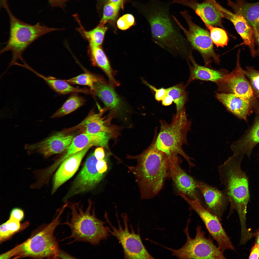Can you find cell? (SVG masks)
Segmentation results:
<instances>
[{
    "label": "cell",
    "instance_id": "ac0fdd59",
    "mask_svg": "<svg viewBox=\"0 0 259 259\" xmlns=\"http://www.w3.org/2000/svg\"><path fill=\"white\" fill-rule=\"evenodd\" d=\"M222 18L228 20L233 24L238 33L243 41L244 44L250 48L251 56H256L255 40L253 28L247 23L243 17L233 13L220 5L218 3L215 5Z\"/></svg>",
    "mask_w": 259,
    "mask_h": 259
},
{
    "label": "cell",
    "instance_id": "b9f144b4",
    "mask_svg": "<svg viewBox=\"0 0 259 259\" xmlns=\"http://www.w3.org/2000/svg\"><path fill=\"white\" fill-rule=\"evenodd\" d=\"M94 153L95 157L97 160L104 159L105 157V153L103 147L102 146L96 148Z\"/></svg>",
    "mask_w": 259,
    "mask_h": 259
},
{
    "label": "cell",
    "instance_id": "52a82bcc",
    "mask_svg": "<svg viewBox=\"0 0 259 259\" xmlns=\"http://www.w3.org/2000/svg\"><path fill=\"white\" fill-rule=\"evenodd\" d=\"M64 209H58L52 222L44 229L25 241L6 252L9 259L30 257L37 258L56 259L59 249L54 236L57 226L60 224V218Z\"/></svg>",
    "mask_w": 259,
    "mask_h": 259
},
{
    "label": "cell",
    "instance_id": "603a6c76",
    "mask_svg": "<svg viewBox=\"0 0 259 259\" xmlns=\"http://www.w3.org/2000/svg\"><path fill=\"white\" fill-rule=\"evenodd\" d=\"M175 162L171 164L169 169L171 178L178 194H184L194 199L198 197L196 181Z\"/></svg>",
    "mask_w": 259,
    "mask_h": 259
},
{
    "label": "cell",
    "instance_id": "bcb514c9",
    "mask_svg": "<svg viewBox=\"0 0 259 259\" xmlns=\"http://www.w3.org/2000/svg\"><path fill=\"white\" fill-rule=\"evenodd\" d=\"M253 236L255 238V243L259 245V229L253 233Z\"/></svg>",
    "mask_w": 259,
    "mask_h": 259
},
{
    "label": "cell",
    "instance_id": "4dcf8cb0",
    "mask_svg": "<svg viewBox=\"0 0 259 259\" xmlns=\"http://www.w3.org/2000/svg\"><path fill=\"white\" fill-rule=\"evenodd\" d=\"M186 87L181 83L166 89V95L172 97L176 104V112H180L185 107V104L188 101V93L185 90Z\"/></svg>",
    "mask_w": 259,
    "mask_h": 259
},
{
    "label": "cell",
    "instance_id": "d590c367",
    "mask_svg": "<svg viewBox=\"0 0 259 259\" xmlns=\"http://www.w3.org/2000/svg\"><path fill=\"white\" fill-rule=\"evenodd\" d=\"M243 73L250 84L255 97L259 98V70L247 66L246 70H243Z\"/></svg>",
    "mask_w": 259,
    "mask_h": 259
},
{
    "label": "cell",
    "instance_id": "f546056e",
    "mask_svg": "<svg viewBox=\"0 0 259 259\" xmlns=\"http://www.w3.org/2000/svg\"><path fill=\"white\" fill-rule=\"evenodd\" d=\"M105 24L100 22L95 28L88 31L85 30L81 26L78 29L83 36L88 41L89 46H100L103 42L107 29Z\"/></svg>",
    "mask_w": 259,
    "mask_h": 259
},
{
    "label": "cell",
    "instance_id": "8d00e7d4",
    "mask_svg": "<svg viewBox=\"0 0 259 259\" xmlns=\"http://www.w3.org/2000/svg\"><path fill=\"white\" fill-rule=\"evenodd\" d=\"M135 19L130 14H126L123 15L118 20L117 24L120 29L124 30L129 29L134 24Z\"/></svg>",
    "mask_w": 259,
    "mask_h": 259
},
{
    "label": "cell",
    "instance_id": "f35d334b",
    "mask_svg": "<svg viewBox=\"0 0 259 259\" xmlns=\"http://www.w3.org/2000/svg\"><path fill=\"white\" fill-rule=\"evenodd\" d=\"M24 216V212L22 209L15 208L12 210L9 218L20 222L23 218Z\"/></svg>",
    "mask_w": 259,
    "mask_h": 259
},
{
    "label": "cell",
    "instance_id": "e0dca14e",
    "mask_svg": "<svg viewBox=\"0 0 259 259\" xmlns=\"http://www.w3.org/2000/svg\"><path fill=\"white\" fill-rule=\"evenodd\" d=\"M114 88L101 78L95 82L90 89L92 94L97 97L103 103L106 109L112 115L118 114L126 110L124 102L117 94Z\"/></svg>",
    "mask_w": 259,
    "mask_h": 259
},
{
    "label": "cell",
    "instance_id": "7bdbcfd3",
    "mask_svg": "<svg viewBox=\"0 0 259 259\" xmlns=\"http://www.w3.org/2000/svg\"><path fill=\"white\" fill-rule=\"evenodd\" d=\"M75 258L65 252L59 249L56 259H75Z\"/></svg>",
    "mask_w": 259,
    "mask_h": 259
},
{
    "label": "cell",
    "instance_id": "30bf717a",
    "mask_svg": "<svg viewBox=\"0 0 259 259\" xmlns=\"http://www.w3.org/2000/svg\"><path fill=\"white\" fill-rule=\"evenodd\" d=\"M178 195L189 205V210L194 211L199 216L209 234L223 252L228 249L235 250V247L222 227L221 221L203 207L199 198L192 199L182 194Z\"/></svg>",
    "mask_w": 259,
    "mask_h": 259
},
{
    "label": "cell",
    "instance_id": "9c48e42d",
    "mask_svg": "<svg viewBox=\"0 0 259 259\" xmlns=\"http://www.w3.org/2000/svg\"><path fill=\"white\" fill-rule=\"evenodd\" d=\"M118 224V229L111 223L107 214L105 213L104 217L110 227L107 226L109 233L117 238L121 244L124 251V258L127 259H153L143 245L139 233H135L131 226V231L129 230L127 215L122 213L121 217L124 225L123 228L117 214Z\"/></svg>",
    "mask_w": 259,
    "mask_h": 259
},
{
    "label": "cell",
    "instance_id": "5bb4252c",
    "mask_svg": "<svg viewBox=\"0 0 259 259\" xmlns=\"http://www.w3.org/2000/svg\"><path fill=\"white\" fill-rule=\"evenodd\" d=\"M74 137L62 132H58L36 143L28 144L25 149L29 153H37L45 158L65 150Z\"/></svg>",
    "mask_w": 259,
    "mask_h": 259
},
{
    "label": "cell",
    "instance_id": "6da1fadb",
    "mask_svg": "<svg viewBox=\"0 0 259 259\" xmlns=\"http://www.w3.org/2000/svg\"><path fill=\"white\" fill-rule=\"evenodd\" d=\"M153 141L150 146L136 156L128 155L127 158L135 159L137 164L128 167L134 175L139 186L142 199L155 197L162 189L165 181L169 178V169L174 162L179 164L178 160L158 149Z\"/></svg>",
    "mask_w": 259,
    "mask_h": 259
},
{
    "label": "cell",
    "instance_id": "d6a6232c",
    "mask_svg": "<svg viewBox=\"0 0 259 259\" xmlns=\"http://www.w3.org/2000/svg\"><path fill=\"white\" fill-rule=\"evenodd\" d=\"M123 5L111 2L105 3L103 8L102 18L100 22L106 24L107 22L115 21Z\"/></svg>",
    "mask_w": 259,
    "mask_h": 259
},
{
    "label": "cell",
    "instance_id": "ba28073f",
    "mask_svg": "<svg viewBox=\"0 0 259 259\" xmlns=\"http://www.w3.org/2000/svg\"><path fill=\"white\" fill-rule=\"evenodd\" d=\"M184 232L187 237L184 244L180 248L174 249L160 245L172 252L173 256L179 259H225L223 252L216 245L210 237L207 238L205 233L201 227L198 225L196 227V234L194 238L190 236L188 225L190 222L188 221Z\"/></svg>",
    "mask_w": 259,
    "mask_h": 259
},
{
    "label": "cell",
    "instance_id": "5b68a950",
    "mask_svg": "<svg viewBox=\"0 0 259 259\" xmlns=\"http://www.w3.org/2000/svg\"><path fill=\"white\" fill-rule=\"evenodd\" d=\"M160 123V131L158 134L155 133L153 140L155 146L172 157L178 158L179 155L182 156L187 161L190 169L194 167L192 158L182 149L183 145L188 144L187 134L191 124V121L187 118L185 107L173 115L171 123L162 120Z\"/></svg>",
    "mask_w": 259,
    "mask_h": 259
},
{
    "label": "cell",
    "instance_id": "9a60e30c",
    "mask_svg": "<svg viewBox=\"0 0 259 259\" xmlns=\"http://www.w3.org/2000/svg\"><path fill=\"white\" fill-rule=\"evenodd\" d=\"M111 135L105 133L91 134L83 133L74 138L71 144L66 150L62 157L53 164L52 166L55 170L67 159L87 147L100 146L106 147Z\"/></svg>",
    "mask_w": 259,
    "mask_h": 259
},
{
    "label": "cell",
    "instance_id": "4316f807",
    "mask_svg": "<svg viewBox=\"0 0 259 259\" xmlns=\"http://www.w3.org/2000/svg\"><path fill=\"white\" fill-rule=\"evenodd\" d=\"M88 53L92 64L102 70L107 76L109 84L113 87L119 82L114 78V73L104 52L100 46H89Z\"/></svg>",
    "mask_w": 259,
    "mask_h": 259
},
{
    "label": "cell",
    "instance_id": "8992f818",
    "mask_svg": "<svg viewBox=\"0 0 259 259\" xmlns=\"http://www.w3.org/2000/svg\"><path fill=\"white\" fill-rule=\"evenodd\" d=\"M92 204L89 201L85 211L79 204L69 205L71 217L63 224L68 225L71 231V235L66 238L73 239V242H85L95 245L109 236L107 226L96 217L94 208L92 209Z\"/></svg>",
    "mask_w": 259,
    "mask_h": 259
},
{
    "label": "cell",
    "instance_id": "83f0119b",
    "mask_svg": "<svg viewBox=\"0 0 259 259\" xmlns=\"http://www.w3.org/2000/svg\"><path fill=\"white\" fill-rule=\"evenodd\" d=\"M32 71L42 79L51 88L59 94L64 95L72 93H80L92 94L90 89L74 87L65 80L58 79L52 77L45 76L34 69Z\"/></svg>",
    "mask_w": 259,
    "mask_h": 259
},
{
    "label": "cell",
    "instance_id": "ffe728a7",
    "mask_svg": "<svg viewBox=\"0 0 259 259\" xmlns=\"http://www.w3.org/2000/svg\"><path fill=\"white\" fill-rule=\"evenodd\" d=\"M171 2L190 8L205 24L213 26L221 25L223 18L212 0H204L201 3L197 0H172Z\"/></svg>",
    "mask_w": 259,
    "mask_h": 259
},
{
    "label": "cell",
    "instance_id": "1f68e13d",
    "mask_svg": "<svg viewBox=\"0 0 259 259\" xmlns=\"http://www.w3.org/2000/svg\"><path fill=\"white\" fill-rule=\"evenodd\" d=\"M20 222L10 218L0 226V241L2 242L21 229Z\"/></svg>",
    "mask_w": 259,
    "mask_h": 259
},
{
    "label": "cell",
    "instance_id": "836d02e7",
    "mask_svg": "<svg viewBox=\"0 0 259 259\" xmlns=\"http://www.w3.org/2000/svg\"><path fill=\"white\" fill-rule=\"evenodd\" d=\"M210 31V36L212 42L217 47L226 46L228 41L227 33L223 29L205 24Z\"/></svg>",
    "mask_w": 259,
    "mask_h": 259
},
{
    "label": "cell",
    "instance_id": "7c38bea8",
    "mask_svg": "<svg viewBox=\"0 0 259 259\" xmlns=\"http://www.w3.org/2000/svg\"><path fill=\"white\" fill-rule=\"evenodd\" d=\"M94 153L87 158L84 164L73 181L63 200L89 191L101 181L106 171L98 164Z\"/></svg>",
    "mask_w": 259,
    "mask_h": 259
},
{
    "label": "cell",
    "instance_id": "4fadbf2b",
    "mask_svg": "<svg viewBox=\"0 0 259 259\" xmlns=\"http://www.w3.org/2000/svg\"><path fill=\"white\" fill-rule=\"evenodd\" d=\"M180 14L187 24L188 30L182 25L174 16L173 15V17L180 28L183 30L187 40L192 47L199 52L204 57L217 58L213 49V42L209 32L193 21L192 17L188 11H181Z\"/></svg>",
    "mask_w": 259,
    "mask_h": 259
},
{
    "label": "cell",
    "instance_id": "f6af8a7d",
    "mask_svg": "<svg viewBox=\"0 0 259 259\" xmlns=\"http://www.w3.org/2000/svg\"><path fill=\"white\" fill-rule=\"evenodd\" d=\"M162 100V105L165 106H167L171 105L173 101L172 97L168 95H166Z\"/></svg>",
    "mask_w": 259,
    "mask_h": 259
},
{
    "label": "cell",
    "instance_id": "e575fe53",
    "mask_svg": "<svg viewBox=\"0 0 259 259\" xmlns=\"http://www.w3.org/2000/svg\"><path fill=\"white\" fill-rule=\"evenodd\" d=\"M101 78L96 75L86 71L76 77L65 80L70 84L88 86L91 89L94 83Z\"/></svg>",
    "mask_w": 259,
    "mask_h": 259
},
{
    "label": "cell",
    "instance_id": "ee69618b",
    "mask_svg": "<svg viewBox=\"0 0 259 259\" xmlns=\"http://www.w3.org/2000/svg\"><path fill=\"white\" fill-rule=\"evenodd\" d=\"M253 28L254 37L255 43L258 47V49L256 51V55L259 56V30Z\"/></svg>",
    "mask_w": 259,
    "mask_h": 259
},
{
    "label": "cell",
    "instance_id": "8fae6325",
    "mask_svg": "<svg viewBox=\"0 0 259 259\" xmlns=\"http://www.w3.org/2000/svg\"><path fill=\"white\" fill-rule=\"evenodd\" d=\"M240 50L237 53L236 65L230 73L224 76L216 83L219 93L235 94L251 101L255 106L259 103L250 84L243 73L240 63Z\"/></svg>",
    "mask_w": 259,
    "mask_h": 259
},
{
    "label": "cell",
    "instance_id": "484cf974",
    "mask_svg": "<svg viewBox=\"0 0 259 259\" xmlns=\"http://www.w3.org/2000/svg\"><path fill=\"white\" fill-rule=\"evenodd\" d=\"M188 58L192 63V65L187 60L189 66L190 75L185 85L186 87L192 81L196 79L210 81L216 83L228 73L224 70H216L198 65L194 61L191 53Z\"/></svg>",
    "mask_w": 259,
    "mask_h": 259
},
{
    "label": "cell",
    "instance_id": "ab89813d",
    "mask_svg": "<svg viewBox=\"0 0 259 259\" xmlns=\"http://www.w3.org/2000/svg\"><path fill=\"white\" fill-rule=\"evenodd\" d=\"M259 245L255 243L250 250L249 259H259Z\"/></svg>",
    "mask_w": 259,
    "mask_h": 259
},
{
    "label": "cell",
    "instance_id": "3957f363",
    "mask_svg": "<svg viewBox=\"0 0 259 259\" xmlns=\"http://www.w3.org/2000/svg\"><path fill=\"white\" fill-rule=\"evenodd\" d=\"M242 157L233 155L219 166L218 171L224 192L230 204L229 215L234 210L238 214L241 229L247 228L246 216L247 205L250 200L248 179L242 171L241 164Z\"/></svg>",
    "mask_w": 259,
    "mask_h": 259
},
{
    "label": "cell",
    "instance_id": "7402d4cb",
    "mask_svg": "<svg viewBox=\"0 0 259 259\" xmlns=\"http://www.w3.org/2000/svg\"><path fill=\"white\" fill-rule=\"evenodd\" d=\"M91 147L88 146L74 154L65 160L59 166L53 178L52 194L74 175L78 169L83 157Z\"/></svg>",
    "mask_w": 259,
    "mask_h": 259
},
{
    "label": "cell",
    "instance_id": "f1b7e54d",
    "mask_svg": "<svg viewBox=\"0 0 259 259\" xmlns=\"http://www.w3.org/2000/svg\"><path fill=\"white\" fill-rule=\"evenodd\" d=\"M85 100L76 93L72 94L62 106L51 116L52 118L63 116L75 111L84 105Z\"/></svg>",
    "mask_w": 259,
    "mask_h": 259
},
{
    "label": "cell",
    "instance_id": "d4e9b609",
    "mask_svg": "<svg viewBox=\"0 0 259 259\" xmlns=\"http://www.w3.org/2000/svg\"><path fill=\"white\" fill-rule=\"evenodd\" d=\"M228 4L235 13L242 15L253 28L259 30V1L250 3L245 0L228 1Z\"/></svg>",
    "mask_w": 259,
    "mask_h": 259
},
{
    "label": "cell",
    "instance_id": "74e56055",
    "mask_svg": "<svg viewBox=\"0 0 259 259\" xmlns=\"http://www.w3.org/2000/svg\"><path fill=\"white\" fill-rule=\"evenodd\" d=\"M142 81L144 84L155 92V98L158 101L162 100L166 95V89L161 88L157 89L155 87L149 84L144 80L142 79Z\"/></svg>",
    "mask_w": 259,
    "mask_h": 259
},
{
    "label": "cell",
    "instance_id": "60d3db41",
    "mask_svg": "<svg viewBox=\"0 0 259 259\" xmlns=\"http://www.w3.org/2000/svg\"><path fill=\"white\" fill-rule=\"evenodd\" d=\"M53 7H58L63 9L65 3L70 0H47Z\"/></svg>",
    "mask_w": 259,
    "mask_h": 259
},
{
    "label": "cell",
    "instance_id": "2e32d148",
    "mask_svg": "<svg viewBox=\"0 0 259 259\" xmlns=\"http://www.w3.org/2000/svg\"><path fill=\"white\" fill-rule=\"evenodd\" d=\"M196 186L203 195L206 207L221 221L229 203L224 193L203 182L196 181Z\"/></svg>",
    "mask_w": 259,
    "mask_h": 259
},
{
    "label": "cell",
    "instance_id": "44dd1931",
    "mask_svg": "<svg viewBox=\"0 0 259 259\" xmlns=\"http://www.w3.org/2000/svg\"><path fill=\"white\" fill-rule=\"evenodd\" d=\"M216 96L230 112L246 122L248 116L256 108L251 101L235 94L217 93Z\"/></svg>",
    "mask_w": 259,
    "mask_h": 259
},
{
    "label": "cell",
    "instance_id": "cb8c5ba5",
    "mask_svg": "<svg viewBox=\"0 0 259 259\" xmlns=\"http://www.w3.org/2000/svg\"><path fill=\"white\" fill-rule=\"evenodd\" d=\"M255 112L251 125L233 144L234 155L242 157L246 155L249 158L253 149L259 143V107Z\"/></svg>",
    "mask_w": 259,
    "mask_h": 259
},
{
    "label": "cell",
    "instance_id": "7a4b0ae2",
    "mask_svg": "<svg viewBox=\"0 0 259 259\" xmlns=\"http://www.w3.org/2000/svg\"><path fill=\"white\" fill-rule=\"evenodd\" d=\"M171 4V2L149 0L142 7V11L149 24L154 42L174 56L187 58L191 53L188 52L186 40L170 14Z\"/></svg>",
    "mask_w": 259,
    "mask_h": 259
},
{
    "label": "cell",
    "instance_id": "277c9868",
    "mask_svg": "<svg viewBox=\"0 0 259 259\" xmlns=\"http://www.w3.org/2000/svg\"><path fill=\"white\" fill-rule=\"evenodd\" d=\"M0 6L6 11L9 20V39L0 51V54L8 51L12 52V58L8 68L16 65L19 59L24 61L22 57L23 52L36 39L49 32L60 29L48 27L39 22L33 25L22 21L12 13L7 0H3Z\"/></svg>",
    "mask_w": 259,
    "mask_h": 259
},
{
    "label": "cell",
    "instance_id": "7dc6e473",
    "mask_svg": "<svg viewBox=\"0 0 259 259\" xmlns=\"http://www.w3.org/2000/svg\"><path fill=\"white\" fill-rule=\"evenodd\" d=\"M125 0H100L101 1L106 3L107 2H111L116 3H119L123 4Z\"/></svg>",
    "mask_w": 259,
    "mask_h": 259
},
{
    "label": "cell",
    "instance_id": "d6986e66",
    "mask_svg": "<svg viewBox=\"0 0 259 259\" xmlns=\"http://www.w3.org/2000/svg\"><path fill=\"white\" fill-rule=\"evenodd\" d=\"M105 110H101L97 113L92 110L85 119L70 130L79 129L83 133L91 134L105 133L115 137L117 135V127L110 124L111 116L106 119L102 117Z\"/></svg>",
    "mask_w": 259,
    "mask_h": 259
}]
</instances>
